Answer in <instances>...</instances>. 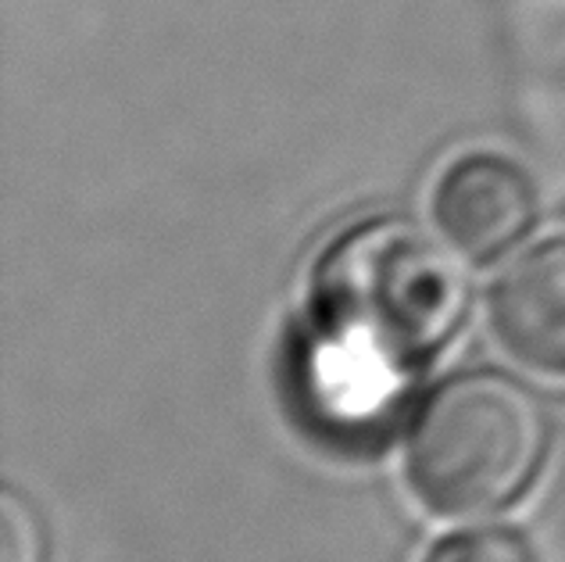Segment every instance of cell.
Wrapping results in <instances>:
<instances>
[{
	"label": "cell",
	"instance_id": "1",
	"mask_svg": "<svg viewBox=\"0 0 565 562\" xmlns=\"http://www.w3.org/2000/svg\"><path fill=\"white\" fill-rule=\"evenodd\" d=\"M466 251L405 215H373L337 236L311 273L322 340L397 380L434 362L472 305Z\"/></svg>",
	"mask_w": 565,
	"mask_h": 562
},
{
	"label": "cell",
	"instance_id": "2",
	"mask_svg": "<svg viewBox=\"0 0 565 562\" xmlns=\"http://www.w3.org/2000/svg\"><path fill=\"white\" fill-rule=\"evenodd\" d=\"M552 455L541 394L494 365L448 373L408 423L405 480L444 520H483L519 506Z\"/></svg>",
	"mask_w": 565,
	"mask_h": 562
},
{
	"label": "cell",
	"instance_id": "3",
	"mask_svg": "<svg viewBox=\"0 0 565 562\" xmlns=\"http://www.w3.org/2000/svg\"><path fill=\"white\" fill-rule=\"evenodd\" d=\"M434 219L472 262H490L537 223V190L512 158L472 151L455 158L437 180Z\"/></svg>",
	"mask_w": 565,
	"mask_h": 562
},
{
	"label": "cell",
	"instance_id": "4",
	"mask_svg": "<svg viewBox=\"0 0 565 562\" xmlns=\"http://www.w3.org/2000/svg\"><path fill=\"white\" fill-rule=\"evenodd\" d=\"M490 327L515 362L565 380V233L530 247L498 276Z\"/></svg>",
	"mask_w": 565,
	"mask_h": 562
},
{
	"label": "cell",
	"instance_id": "5",
	"mask_svg": "<svg viewBox=\"0 0 565 562\" xmlns=\"http://www.w3.org/2000/svg\"><path fill=\"white\" fill-rule=\"evenodd\" d=\"M423 562H541L533 544L512 527H472L429 544Z\"/></svg>",
	"mask_w": 565,
	"mask_h": 562
},
{
	"label": "cell",
	"instance_id": "6",
	"mask_svg": "<svg viewBox=\"0 0 565 562\" xmlns=\"http://www.w3.org/2000/svg\"><path fill=\"white\" fill-rule=\"evenodd\" d=\"M0 562H51V530L19 487L0 491Z\"/></svg>",
	"mask_w": 565,
	"mask_h": 562
}]
</instances>
